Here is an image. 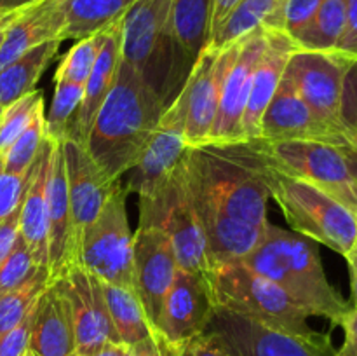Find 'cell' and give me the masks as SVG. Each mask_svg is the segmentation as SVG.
Listing matches in <instances>:
<instances>
[{"instance_id": "obj_1", "label": "cell", "mask_w": 357, "mask_h": 356, "mask_svg": "<svg viewBox=\"0 0 357 356\" xmlns=\"http://www.w3.org/2000/svg\"><path fill=\"white\" fill-rule=\"evenodd\" d=\"M167 107L169 103L145 77L122 59L114 87L101 105L84 147L101 170L119 181L138 163Z\"/></svg>"}, {"instance_id": "obj_2", "label": "cell", "mask_w": 357, "mask_h": 356, "mask_svg": "<svg viewBox=\"0 0 357 356\" xmlns=\"http://www.w3.org/2000/svg\"><path fill=\"white\" fill-rule=\"evenodd\" d=\"M232 156L246 164L261 180L281 208L286 222L298 234L331 248L342 257L357 243V213L316 187L310 181L291 177L261 159L251 143H225Z\"/></svg>"}, {"instance_id": "obj_3", "label": "cell", "mask_w": 357, "mask_h": 356, "mask_svg": "<svg viewBox=\"0 0 357 356\" xmlns=\"http://www.w3.org/2000/svg\"><path fill=\"white\" fill-rule=\"evenodd\" d=\"M241 264L284 290L310 318L340 325L351 309V304L328 281L319 251L305 236L268 223L261 243Z\"/></svg>"}, {"instance_id": "obj_4", "label": "cell", "mask_w": 357, "mask_h": 356, "mask_svg": "<svg viewBox=\"0 0 357 356\" xmlns=\"http://www.w3.org/2000/svg\"><path fill=\"white\" fill-rule=\"evenodd\" d=\"M183 171L188 187L218 212L261 229L271 223L267 188L225 145L190 147L183 157Z\"/></svg>"}, {"instance_id": "obj_5", "label": "cell", "mask_w": 357, "mask_h": 356, "mask_svg": "<svg viewBox=\"0 0 357 356\" xmlns=\"http://www.w3.org/2000/svg\"><path fill=\"white\" fill-rule=\"evenodd\" d=\"M248 142L271 166L310 181L357 213V152L352 147L261 138Z\"/></svg>"}, {"instance_id": "obj_6", "label": "cell", "mask_w": 357, "mask_h": 356, "mask_svg": "<svg viewBox=\"0 0 357 356\" xmlns=\"http://www.w3.org/2000/svg\"><path fill=\"white\" fill-rule=\"evenodd\" d=\"M216 306L264 321L300 335H312L309 314L275 283L241 262L220 265L208 272Z\"/></svg>"}, {"instance_id": "obj_7", "label": "cell", "mask_w": 357, "mask_h": 356, "mask_svg": "<svg viewBox=\"0 0 357 356\" xmlns=\"http://www.w3.org/2000/svg\"><path fill=\"white\" fill-rule=\"evenodd\" d=\"M121 181L108 195L100 215L82 230L79 264L100 281L135 288L132 237Z\"/></svg>"}, {"instance_id": "obj_8", "label": "cell", "mask_w": 357, "mask_h": 356, "mask_svg": "<svg viewBox=\"0 0 357 356\" xmlns=\"http://www.w3.org/2000/svg\"><path fill=\"white\" fill-rule=\"evenodd\" d=\"M139 225L159 227L169 236L181 271L194 274L211 271L204 236L185 184L183 161L157 194L139 198Z\"/></svg>"}, {"instance_id": "obj_9", "label": "cell", "mask_w": 357, "mask_h": 356, "mask_svg": "<svg viewBox=\"0 0 357 356\" xmlns=\"http://www.w3.org/2000/svg\"><path fill=\"white\" fill-rule=\"evenodd\" d=\"M206 332L215 335L230 356H333L330 335H300L216 306Z\"/></svg>"}, {"instance_id": "obj_10", "label": "cell", "mask_w": 357, "mask_h": 356, "mask_svg": "<svg viewBox=\"0 0 357 356\" xmlns=\"http://www.w3.org/2000/svg\"><path fill=\"white\" fill-rule=\"evenodd\" d=\"M354 61V58L338 51L296 49L284 75L314 114L335 128L345 129L342 115L345 79Z\"/></svg>"}, {"instance_id": "obj_11", "label": "cell", "mask_w": 357, "mask_h": 356, "mask_svg": "<svg viewBox=\"0 0 357 356\" xmlns=\"http://www.w3.org/2000/svg\"><path fill=\"white\" fill-rule=\"evenodd\" d=\"M239 49V38L223 49L206 47L192 65L176 98L183 107L188 147L209 142L220 103L223 77Z\"/></svg>"}, {"instance_id": "obj_12", "label": "cell", "mask_w": 357, "mask_h": 356, "mask_svg": "<svg viewBox=\"0 0 357 356\" xmlns=\"http://www.w3.org/2000/svg\"><path fill=\"white\" fill-rule=\"evenodd\" d=\"M59 283L72 311L77 355L93 356L107 344H122L114 327L101 281L80 264L73 265Z\"/></svg>"}, {"instance_id": "obj_13", "label": "cell", "mask_w": 357, "mask_h": 356, "mask_svg": "<svg viewBox=\"0 0 357 356\" xmlns=\"http://www.w3.org/2000/svg\"><path fill=\"white\" fill-rule=\"evenodd\" d=\"M188 149L183 107L174 96L131 170L126 192H136L138 198L157 194L171 180Z\"/></svg>"}, {"instance_id": "obj_14", "label": "cell", "mask_w": 357, "mask_h": 356, "mask_svg": "<svg viewBox=\"0 0 357 356\" xmlns=\"http://www.w3.org/2000/svg\"><path fill=\"white\" fill-rule=\"evenodd\" d=\"M268 28L260 27L239 38V49L227 70L220 91L218 112L208 143L225 145V143L244 142L243 121L250 100L251 79L255 66L267 45Z\"/></svg>"}, {"instance_id": "obj_15", "label": "cell", "mask_w": 357, "mask_h": 356, "mask_svg": "<svg viewBox=\"0 0 357 356\" xmlns=\"http://www.w3.org/2000/svg\"><path fill=\"white\" fill-rule=\"evenodd\" d=\"M258 138L267 142H323L352 147L347 131L328 124L314 114L286 75L265 108Z\"/></svg>"}, {"instance_id": "obj_16", "label": "cell", "mask_w": 357, "mask_h": 356, "mask_svg": "<svg viewBox=\"0 0 357 356\" xmlns=\"http://www.w3.org/2000/svg\"><path fill=\"white\" fill-rule=\"evenodd\" d=\"M132 267L135 290L150 323L155 328L164 297L180 269L169 236L162 229L138 225L132 237Z\"/></svg>"}, {"instance_id": "obj_17", "label": "cell", "mask_w": 357, "mask_h": 356, "mask_svg": "<svg viewBox=\"0 0 357 356\" xmlns=\"http://www.w3.org/2000/svg\"><path fill=\"white\" fill-rule=\"evenodd\" d=\"M215 307L208 274L178 269L173 285L164 297L155 332L169 344H180L206 332Z\"/></svg>"}, {"instance_id": "obj_18", "label": "cell", "mask_w": 357, "mask_h": 356, "mask_svg": "<svg viewBox=\"0 0 357 356\" xmlns=\"http://www.w3.org/2000/svg\"><path fill=\"white\" fill-rule=\"evenodd\" d=\"M47 222H49V283L65 276L79 264V244L73 229L66 185L63 140H52L47 171Z\"/></svg>"}, {"instance_id": "obj_19", "label": "cell", "mask_w": 357, "mask_h": 356, "mask_svg": "<svg viewBox=\"0 0 357 356\" xmlns=\"http://www.w3.org/2000/svg\"><path fill=\"white\" fill-rule=\"evenodd\" d=\"M171 0H138L122 17V59L152 86L153 65L162 49L174 45L167 37ZM176 47V45H174Z\"/></svg>"}, {"instance_id": "obj_20", "label": "cell", "mask_w": 357, "mask_h": 356, "mask_svg": "<svg viewBox=\"0 0 357 356\" xmlns=\"http://www.w3.org/2000/svg\"><path fill=\"white\" fill-rule=\"evenodd\" d=\"M63 156L73 229L77 244H80L82 230L100 215L108 195L121 180H112L87 152L86 147L77 140H63Z\"/></svg>"}, {"instance_id": "obj_21", "label": "cell", "mask_w": 357, "mask_h": 356, "mask_svg": "<svg viewBox=\"0 0 357 356\" xmlns=\"http://www.w3.org/2000/svg\"><path fill=\"white\" fill-rule=\"evenodd\" d=\"M185 184H187V178H185ZM187 191L188 195H190L195 215H197L202 236H204L209 267L216 269L220 265L243 262L261 243L267 227L265 229L255 227L251 223L241 222V220H236L232 216L225 215V213L218 212L206 199L195 194L188 187V184Z\"/></svg>"}, {"instance_id": "obj_22", "label": "cell", "mask_w": 357, "mask_h": 356, "mask_svg": "<svg viewBox=\"0 0 357 356\" xmlns=\"http://www.w3.org/2000/svg\"><path fill=\"white\" fill-rule=\"evenodd\" d=\"M296 44L284 30H272L268 28L267 45L255 66L253 79H251L250 100L243 121V135L246 140H257L260 136V121L264 117L265 108L274 98L289 58L296 51Z\"/></svg>"}, {"instance_id": "obj_23", "label": "cell", "mask_w": 357, "mask_h": 356, "mask_svg": "<svg viewBox=\"0 0 357 356\" xmlns=\"http://www.w3.org/2000/svg\"><path fill=\"white\" fill-rule=\"evenodd\" d=\"M30 351L35 356H79L70 304L58 281H51L33 309Z\"/></svg>"}, {"instance_id": "obj_24", "label": "cell", "mask_w": 357, "mask_h": 356, "mask_svg": "<svg viewBox=\"0 0 357 356\" xmlns=\"http://www.w3.org/2000/svg\"><path fill=\"white\" fill-rule=\"evenodd\" d=\"M52 138H45L30 170L26 191L21 199L20 236L30 248L33 260L49 272V222H47V171Z\"/></svg>"}, {"instance_id": "obj_25", "label": "cell", "mask_w": 357, "mask_h": 356, "mask_svg": "<svg viewBox=\"0 0 357 356\" xmlns=\"http://www.w3.org/2000/svg\"><path fill=\"white\" fill-rule=\"evenodd\" d=\"M122 63V17L107 28L103 45L98 54L96 63L93 66L89 79L84 86V98L77 112L75 122H73L72 136L82 145H86V140L89 136L91 128L94 124L98 112L101 105L107 100L108 93L114 87L117 79L119 68Z\"/></svg>"}, {"instance_id": "obj_26", "label": "cell", "mask_w": 357, "mask_h": 356, "mask_svg": "<svg viewBox=\"0 0 357 356\" xmlns=\"http://www.w3.org/2000/svg\"><path fill=\"white\" fill-rule=\"evenodd\" d=\"M65 9L61 0H40L26 7L3 31L0 45V70L35 45L47 40L63 42Z\"/></svg>"}, {"instance_id": "obj_27", "label": "cell", "mask_w": 357, "mask_h": 356, "mask_svg": "<svg viewBox=\"0 0 357 356\" xmlns=\"http://www.w3.org/2000/svg\"><path fill=\"white\" fill-rule=\"evenodd\" d=\"M215 0H171L167 37L195 61L211 44Z\"/></svg>"}, {"instance_id": "obj_28", "label": "cell", "mask_w": 357, "mask_h": 356, "mask_svg": "<svg viewBox=\"0 0 357 356\" xmlns=\"http://www.w3.org/2000/svg\"><path fill=\"white\" fill-rule=\"evenodd\" d=\"M286 2L288 0H239L208 47L223 49L260 27L284 30Z\"/></svg>"}, {"instance_id": "obj_29", "label": "cell", "mask_w": 357, "mask_h": 356, "mask_svg": "<svg viewBox=\"0 0 357 356\" xmlns=\"http://www.w3.org/2000/svg\"><path fill=\"white\" fill-rule=\"evenodd\" d=\"M59 44V40H47L35 45L0 70V108L35 91L38 79L58 52Z\"/></svg>"}, {"instance_id": "obj_30", "label": "cell", "mask_w": 357, "mask_h": 356, "mask_svg": "<svg viewBox=\"0 0 357 356\" xmlns=\"http://www.w3.org/2000/svg\"><path fill=\"white\" fill-rule=\"evenodd\" d=\"M65 9V28L61 38L91 37L124 17L138 0H61Z\"/></svg>"}, {"instance_id": "obj_31", "label": "cell", "mask_w": 357, "mask_h": 356, "mask_svg": "<svg viewBox=\"0 0 357 356\" xmlns=\"http://www.w3.org/2000/svg\"><path fill=\"white\" fill-rule=\"evenodd\" d=\"M101 288H103L108 313H110L122 344L132 346L157 334L135 288L110 285V283L103 281H101Z\"/></svg>"}, {"instance_id": "obj_32", "label": "cell", "mask_w": 357, "mask_h": 356, "mask_svg": "<svg viewBox=\"0 0 357 356\" xmlns=\"http://www.w3.org/2000/svg\"><path fill=\"white\" fill-rule=\"evenodd\" d=\"M347 0H323L305 30L293 38L298 49L305 51H337L345 30Z\"/></svg>"}, {"instance_id": "obj_33", "label": "cell", "mask_w": 357, "mask_h": 356, "mask_svg": "<svg viewBox=\"0 0 357 356\" xmlns=\"http://www.w3.org/2000/svg\"><path fill=\"white\" fill-rule=\"evenodd\" d=\"M105 34H107V28L91 35V37L77 40L75 45L63 56L61 63L54 73V82L86 86L98 54L101 51V45H103Z\"/></svg>"}, {"instance_id": "obj_34", "label": "cell", "mask_w": 357, "mask_h": 356, "mask_svg": "<svg viewBox=\"0 0 357 356\" xmlns=\"http://www.w3.org/2000/svg\"><path fill=\"white\" fill-rule=\"evenodd\" d=\"M47 138L45 131V114L44 108L37 112L33 121L30 122L26 129L17 136L16 142L9 147L6 154L2 156L3 170L13 175H28L42 145Z\"/></svg>"}, {"instance_id": "obj_35", "label": "cell", "mask_w": 357, "mask_h": 356, "mask_svg": "<svg viewBox=\"0 0 357 356\" xmlns=\"http://www.w3.org/2000/svg\"><path fill=\"white\" fill-rule=\"evenodd\" d=\"M84 98V86L54 82V96L45 117V131L52 140H65L72 136L73 122Z\"/></svg>"}, {"instance_id": "obj_36", "label": "cell", "mask_w": 357, "mask_h": 356, "mask_svg": "<svg viewBox=\"0 0 357 356\" xmlns=\"http://www.w3.org/2000/svg\"><path fill=\"white\" fill-rule=\"evenodd\" d=\"M49 285L47 274H38L24 285L0 293V335L7 334L33 311L38 297Z\"/></svg>"}, {"instance_id": "obj_37", "label": "cell", "mask_w": 357, "mask_h": 356, "mask_svg": "<svg viewBox=\"0 0 357 356\" xmlns=\"http://www.w3.org/2000/svg\"><path fill=\"white\" fill-rule=\"evenodd\" d=\"M40 108H44V98H42V91L37 89L2 108L0 112V157L30 126Z\"/></svg>"}, {"instance_id": "obj_38", "label": "cell", "mask_w": 357, "mask_h": 356, "mask_svg": "<svg viewBox=\"0 0 357 356\" xmlns=\"http://www.w3.org/2000/svg\"><path fill=\"white\" fill-rule=\"evenodd\" d=\"M38 274L49 276V272L45 269L38 267L37 262L33 260L30 248L26 246L24 239L20 236L10 253L7 255V258L0 265V293L17 288V286L24 285V283H28Z\"/></svg>"}, {"instance_id": "obj_39", "label": "cell", "mask_w": 357, "mask_h": 356, "mask_svg": "<svg viewBox=\"0 0 357 356\" xmlns=\"http://www.w3.org/2000/svg\"><path fill=\"white\" fill-rule=\"evenodd\" d=\"M28 175H13L3 170L2 157H0V222L9 215L10 212L20 206L26 191Z\"/></svg>"}, {"instance_id": "obj_40", "label": "cell", "mask_w": 357, "mask_h": 356, "mask_svg": "<svg viewBox=\"0 0 357 356\" xmlns=\"http://www.w3.org/2000/svg\"><path fill=\"white\" fill-rule=\"evenodd\" d=\"M323 0H288L284 7V31L296 38L316 16Z\"/></svg>"}, {"instance_id": "obj_41", "label": "cell", "mask_w": 357, "mask_h": 356, "mask_svg": "<svg viewBox=\"0 0 357 356\" xmlns=\"http://www.w3.org/2000/svg\"><path fill=\"white\" fill-rule=\"evenodd\" d=\"M171 356H230L222 342L209 332L187 339L180 344H171Z\"/></svg>"}, {"instance_id": "obj_42", "label": "cell", "mask_w": 357, "mask_h": 356, "mask_svg": "<svg viewBox=\"0 0 357 356\" xmlns=\"http://www.w3.org/2000/svg\"><path fill=\"white\" fill-rule=\"evenodd\" d=\"M31 320H33V311L17 327L0 335V356H26L30 349Z\"/></svg>"}, {"instance_id": "obj_43", "label": "cell", "mask_w": 357, "mask_h": 356, "mask_svg": "<svg viewBox=\"0 0 357 356\" xmlns=\"http://www.w3.org/2000/svg\"><path fill=\"white\" fill-rule=\"evenodd\" d=\"M337 51L357 59V0H347L345 30L340 42H338Z\"/></svg>"}, {"instance_id": "obj_44", "label": "cell", "mask_w": 357, "mask_h": 356, "mask_svg": "<svg viewBox=\"0 0 357 356\" xmlns=\"http://www.w3.org/2000/svg\"><path fill=\"white\" fill-rule=\"evenodd\" d=\"M20 209L21 202L14 212H10L6 218L0 222V265L6 260L7 255L16 244L17 237H20Z\"/></svg>"}, {"instance_id": "obj_45", "label": "cell", "mask_w": 357, "mask_h": 356, "mask_svg": "<svg viewBox=\"0 0 357 356\" xmlns=\"http://www.w3.org/2000/svg\"><path fill=\"white\" fill-rule=\"evenodd\" d=\"M338 327L344 328V342L338 349H335L333 356H357V309H351L344 314Z\"/></svg>"}, {"instance_id": "obj_46", "label": "cell", "mask_w": 357, "mask_h": 356, "mask_svg": "<svg viewBox=\"0 0 357 356\" xmlns=\"http://www.w3.org/2000/svg\"><path fill=\"white\" fill-rule=\"evenodd\" d=\"M126 356H171V344L153 334L132 346H126Z\"/></svg>"}, {"instance_id": "obj_47", "label": "cell", "mask_w": 357, "mask_h": 356, "mask_svg": "<svg viewBox=\"0 0 357 356\" xmlns=\"http://www.w3.org/2000/svg\"><path fill=\"white\" fill-rule=\"evenodd\" d=\"M237 3H239V0H215V7H213V23H211V40L215 38L216 31L220 30L223 21H225L227 16L232 13L234 7H236Z\"/></svg>"}, {"instance_id": "obj_48", "label": "cell", "mask_w": 357, "mask_h": 356, "mask_svg": "<svg viewBox=\"0 0 357 356\" xmlns=\"http://www.w3.org/2000/svg\"><path fill=\"white\" fill-rule=\"evenodd\" d=\"M345 260L349 264V272H351V290H352V307L357 309V243L356 246L345 255Z\"/></svg>"}, {"instance_id": "obj_49", "label": "cell", "mask_w": 357, "mask_h": 356, "mask_svg": "<svg viewBox=\"0 0 357 356\" xmlns=\"http://www.w3.org/2000/svg\"><path fill=\"white\" fill-rule=\"evenodd\" d=\"M37 2H40V0H0V10L2 13H17V10L26 9Z\"/></svg>"}, {"instance_id": "obj_50", "label": "cell", "mask_w": 357, "mask_h": 356, "mask_svg": "<svg viewBox=\"0 0 357 356\" xmlns=\"http://www.w3.org/2000/svg\"><path fill=\"white\" fill-rule=\"evenodd\" d=\"M93 356H126L124 344H107L103 349L94 353Z\"/></svg>"}, {"instance_id": "obj_51", "label": "cell", "mask_w": 357, "mask_h": 356, "mask_svg": "<svg viewBox=\"0 0 357 356\" xmlns=\"http://www.w3.org/2000/svg\"><path fill=\"white\" fill-rule=\"evenodd\" d=\"M20 13L21 10H17V13H2V10H0V30H3V28L9 27V24L16 20V16Z\"/></svg>"}, {"instance_id": "obj_52", "label": "cell", "mask_w": 357, "mask_h": 356, "mask_svg": "<svg viewBox=\"0 0 357 356\" xmlns=\"http://www.w3.org/2000/svg\"><path fill=\"white\" fill-rule=\"evenodd\" d=\"M349 142H351L352 149L357 152V124L354 126V128L349 129Z\"/></svg>"}, {"instance_id": "obj_53", "label": "cell", "mask_w": 357, "mask_h": 356, "mask_svg": "<svg viewBox=\"0 0 357 356\" xmlns=\"http://www.w3.org/2000/svg\"><path fill=\"white\" fill-rule=\"evenodd\" d=\"M3 31H6V28H3V30H0V45H2V40H3Z\"/></svg>"}, {"instance_id": "obj_54", "label": "cell", "mask_w": 357, "mask_h": 356, "mask_svg": "<svg viewBox=\"0 0 357 356\" xmlns=\"http://www.w3.org/2000/svg\"><path fill=\"white\" fill-rule=\"evenodd\" d=\"M26 356H35V355H33V353H31V351H30V349H28V353H26Z\"/></svg>"}, {"instance_id": "obj_55", "label": "cell", "mask_w": 357, "mask_h": 356, "mask_svg": "<svg viewBox=\"0 0 357 356\" xmlns=\"http://www.w3.org/2000/svg\"><path fill=\"white\" fill-rule=\"evenodd\" d=\"M0 112H2V108H0Z\"/></svg>"}]
</instances>
